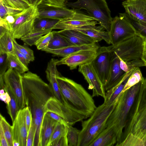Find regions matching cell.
I'll return each mask as SVG.
<instances>
[{"mask_svg": "<svg viewBox=\"0 0 146 146\" xmlns=\"http://www.w3.org/2000/svg\"><path fill=\"white\" fill-rule=\"evenodd\" d=\"M22 83L26 106L29 108L35 129L34 146L40 145L41 124L45 114L46 104L53 95L49 84L37 74L28 71L22 74Z\"/></svg>", "mask_w": 146, "mask_h": 146, "instance_id": "obj_1", "label": "cell"}, {"mask_svg": "<svg viewBox=\"0 0 146 146\" xmlns=\"http://www.w3.org/2000/svg\"><path fill=\"white\" fill-rule=\"evenodd\" d=\"M57 79L67 107L72 111L89 118L97 107L92 96L80 84L60 75Z\"/></svg>", "mask_w": 146, "mask_h": 146, "instance_id": "obj_2", "label": "cell"}, {"mask_svg": "<svg viewBox=\"0 0 146 146\" xmlns=\"http://www.w3.org/2000/svg\"><path fill=\"white\" fill-rule=\"evenodd\" d=\"M141 80L120 95L107 121L106 127L113 126L117 132L118 141L115 146H118L121 142L123 130L140 88Z\"/></svg>", "mask_w": 146, "mask_h": 146, "instance_id": "obj_3", "label": "cell"}, {"mask_svg": "<svg viewBox=\"0 0 146 146\" xmlns=\"http://www.w3.org/2000/svg\"><path fill=\"white\" fill-rule=\"evenodd\" d=\"M107 105L104 103L99 106L86 120L82 121L78 146H89L106 128L108 119L114 110L117 101Z\"/></svg>", "mask_w": 146, "mask_h": 146, "instance_id": "obj_4", "label": "cell"}, {"mask_svg": "<svg viewBox=\"0 0 146 146\" xmlns=\"http://www.w3.org/2000/svg\"><path fill=\"white\" fill-rule=\"evenodd\" d=\"M118 146H146V108L130 111Z\"/></svg>", "mask_w": 146, "mask_h": 146, "instance_id": "obj_5", "label": "cell"}, {"mask_svg": "<svg viewBox=\"0 0 146 146\" xmlns=\"http://www.w3.org/2000/svg\"><path fill=\"white\" fill-rule=\"evenodd\" d=\"M66 6L76 11L85 10L89 15L97 20L98 24L110 32L113 18L105 0H77L73 2H67Z\"/></svg>", "mask_w": 146, "mask_h": 146, "instance_id": "obj_6", "label": "cell"}, {"mask_svg": "<svg viewBox=\"0 0 146 146\" xmlns=\"http://www.w3.org/2000/svg\"><path fill=\"white\" fill-rule=\"evenodd\" d=\"M111 44L115 46L124 40L139 34L125 13L112 18L109 32Z\"/></svg>", "mask_w": 146, "mask_h": 146, "instance_id": "obj_7", "label": "cell"}, {"mask_svg": "<svg viewBox=\"0 0 146 146\" xmlns=\"http://www.w3.org/2000/svg\"><path fill=\"white\" fill-rule=\"evenodd\" d=\"M144 40L139 35H136L116 46L111 45V50L124 61L141 59Z\"/></svg>", "mask_w": 146, "mask_h": 146, "instance_id": "obj_8", "label": "cell"}, {"mask_svg": "<svg viewBox=\"0 0 146 146\" xmlns=\"http://www.w3.org/2000/svg\"><path fill=\"white\" fill-rule=\"evenodd\" d=\"M37 6H31L23 11L16 19L10 33L14 39H20L33 29L35 19L38 17Z\"/></svg>", "mask_w": 146, "mask_h": 146, "instance_id": "obj_9", "label": "cell"}, {"mask_svg": "<svg viewBox=\"0 0 146 146\" xmlns=\"http://www.w3.org/2000/svg\"><path fill=\"white\" fill-rule=\"evenodd\" d=\"M112 55L111 45L100 47L95 58L91 63L104 86L109 74Z\"/></svg>", "mask_w": 146, "mask_h": 146, "instance_id": "obj_10", "label": "cell"}, {"mask_svg": "<svg viewBox=\"0 0 146 146\" xmlns=\"http://www.w3.org/2000/svg\"><path fill=\"white\" fill-rule=\"evenodd\" d=\"M3 77L5 86L9 88L15 96L19 110L25 107L22 74L17 70L9 68Z\"/></svg>", "mask_w": 146, "mask_h": 146, "instance_id": "obj_11", "label": "cell"}, {"mask_svg": "<svg viewBox=\"0 0 146 146\" xmlns=\"http://www.w3.org/2000/svg\"><path fill=\"white\" fill-rule=\"evenodd\" d=\"M45 111V113L47 112L50 111L59 115L65 119L69 125H72L76 123L85 119L83 116L72 111L53 96L51 97L46 103Z\"/></svg>", "mask_w": 146, "mask_h": 146, "instance_id": "obj_12", "label": "cell"}, {"mask_svg": "<svg viewBox=\"0 0 146 146\" xmlns=\"http://www.w3.org/2000/svg\"><path fill=\"white\" fill-rule=\"evenodd\" d=\"M37 8L39 18H48L60 20L72 17L76 11L70 9L66 7L51 4L44 0L38 5Z\"/></svg>", "mask_w": 146, "mask_h": 146, "instance_id": "obj_13", "label": "cell"}, {"mask_svg": "<svg viewBox=\"0 0 146 146\" xmlns=\"http://www.w3.org/2000/svg\"><path fill=\"white\" fill-rule=\"evenodd\" d=\"M98 24L97 20L94 17L79 11H76L71 17L60 21L52 29H76L85 26L96 25Z\"/></svg>", "mask_w": 146, "mask_h": 146, "instance_id": "obj_14", "label": "cell"}, {"mask_svg": "<svg viewBox=\"0 0 146 146\" xmlns=\"http://www.w3.org/2000/svg\"><path fill=\"white\" fill-rule=\"evenodd\" d=\"M78 71L88 84V89L92 90V97L100 96L104 98L106 93L104 86L91 63L79 66Z\"/></svg>", "mask_w": 146, "mask_h": 146, "instance_id": "obj_15", "label": "cell"}, {"mask_svg": "<svg viewBox=\"0 0 146 146\" xmlns=\"http://www.w3.org/2000/svg\"><path fill=\"white\" fill-rule=\"evenodd\" d=\"M12 122L13 146H26L28 131L26 120L25 107L19 110Z\"/></svg>", "mask_w": 146, "mask_h": 146, "instance_id": "obj_16", "label": "cell"}, {"mask_svg": "<svg viewBox=\"0 0 146 146\" xmlns=\"http://www.w3.org/2000/svg\"><path fill=\"white\" fill-rule=\"evenodd\" d=\"M97 50H87L76 52L58 60L57 65H66L70 70H73L78 66L91 63L95 58Z\"/></svg>", "mask_w": 146, "mask_h": 146, "instance_id": "obj_17", "label": "cell"}, {"mask_svg": "<svg viewBox=\"0 0 146 146\" xmlns=\"http://www.w3.org/2000/svg\"><path fill=\"white\" fill-rule=\"evenodd\" d=\"M122 5L125 13L130 18L146 25V0H125Z\"/></svg>", "mask_w": 146, "mask_h": 146, "instance_id": "obj_18", "label": "cell"}, {"mask_svg": "<svg viewBox=\"0 0 146 146\" xmlns=\"http://www.w3.org/2000/svg\"><path fill=\"white\" fill-rule=\"evenodd\" d=\"M111 51V66L107 80L104 85V89L106 91L119 82L126 73L120 68L119 57Z\"/></svg>", "mask_w": 146, "mask_h": 146, "instance_id": "obj_19", "label": "cell"}, {"mask_svg": "<svg viewBox=\"0 0 146 146\" xmlns=\"http://www.w3.org/2000/svg\"><path fill=\"white\" fill-rule=\"evenodd\" d=\"M57 32L72 45L88 44L99 42L97 40L75 30H61Z\"/></svg>", "mask_w": 146, "mask_h": 146, "instance_id": "obj_20", "label": "cell"}, {"mask_svg": "<svg viewBox=\"0 0 146 146\" xmlns=\"http://www.w3.org/2000/svg\"><path fill=\"white\" fill-rule=\"evenodd\" d=\"M100 47L99 45L96 43L82 45H72L58 49H51L47 47L42 49V50L64 58L81 51L97 50Z\"/></svg>", "mask_w": 146, "mask_h": 146, "instance_id": "obj_21", "label": "cell"}, {"mask_svg": "<svg viewBox=\"0 0 146 146\" xmlns=\"http://www.w3.org/2000/svg\"><path fill=\"white\" fill-rule=\"evenodd\" d=\"M117 141L116 130L113 126H111L106 127L89 146H113Z\"/></svg>", "mask_w": 146, "mask_h": 146, "instance_id": "obj_22", "label": "cell"}, {"mask_svg": "<svg viewBox=\"0 0 146 146\" xmlns=\"http://www.w3.org/2000/svg\"><path fill=\"white\" fill-rule=\"evenodd\" d=\"M104 27L102 26L87 25L75 30L81 32L89 36L96 39L100 41L104 40L108 44H111L109 33L104 31Z\"/></svg>", "mask_w": 146, "mask_h": 146, "instance_id": "obj_23", "label": "cell"}, {"mask_svg": "<svg viewBox=\"0 0 146 146\" xmlns=\"http://www.w3.org/2000/svg\"><path fill=\"white\" fill-rule=\"evenodd\" d=\"M58 60L52 58L48 62L45 72L47 80L49 82L52 94L56 96L60 94V91L57 79V77L60 75L57 67L56 63Z\"/></svg>", "mask_w": 146, "mask_h": 146, "instance_id": "obj_24", "label": "cell"}, {"mask_svg": "<svg viewBox=\"0 0 146 146\" xmlns=\"http://www.w3.org/2000/svg\"><path fill=\"white\" fill-rule=\"evenodd\" d=\"M136 68L131 70L126 74L117 84L106 91L104 102L105 104L109 105L115 102L122 91L129 78Z\"/></svg>", "mask_w": 146, "mask_h": 146, "instance_id": "obj_25", "label": "cell"}, {"mask_svg": "<svg viewBox=\"0 0 146 146\" xmlns=\"http://www.w3.org/2000/svg\"><path fill=\"white\" fill-rule=\"evenodd\" d=\"M58 122L47 115L44 116L40 133V146H47L53 131Z\"/></svg>", "mask_w": 146, "mask_h": 146, "instance_id": "obj_26", "label": "cell"}, {"mask_svg": "<svg viewBox=\"0 0 146 146\" xmlns=\"http://www.w3.org/2000/svg\"><path fill=\"white\" fill-rule=\"evenodd\" d=\"M14 47L13 38L8 30L0 34V54L14 53Z\"/></svg>", "mask_w": 146, "mask_h": 146, "instance_id": "obj_27", "label": "cell"}, {"mask_svg": "<svg viewBox=\"0 0 146 146\" xmlns=\"http://www.w3.org/2000/svg\"><path fill=\"white\" fill-rule=\"evenodd\" d=\"M141 85L134 104L132 111H138L146 108V78L143 77Z\"/></svg>", "mask_w": 146, "mask_h": 146, "instance_id": "obj_28", "label": "cell"}, {"mask_svg": "<svg viewBox=\"0 0 146 146\" xmlns=\"http://www.w3.org/2000/svg\"><path fill=\"white\" fill-rule=\"evenodd\" d=\"M60 21L48 18L37 17L35 20L33 30H44L52 29Z\"/></svg>", "mask_w": 146, "mask_h": 146, "instance_id": "obj_29", "label": "cell"}, {"mask_svg": "<svg viewBox=\"0 0 146 146\" xmlns=\"http://www.w3.org/2000/svg\"><path fill=\"white\" fill-rule=\"evenodd\" d=\"M52 29L44 30H33L21 38L24 42L30 46L34 45L35 43L41 36L51 32Z\"/></svg>", "mask_w": 146, "mask_h": 146, "instance_id": "obj_30", "label": "cell"}, {"mask_svg": "<svg viewBox=\"0 0 146 146\" xmlns=\"http://www.w3.org/2000/svg\"><path fill=\"white\" fill-rule=\"evenodd\" d=\"M4 89L5 92L8 93L11 98L10 101L7 105L6 107L7 112L9 115L12 121L13 122L20 110L16 98L12 91L9 88L5 85Z\"/></svg>", "mask_w": 146, "mask_h": 146, "instance_id": "obj_31", "label": "cell"}, {"mask_svg": "<svg viewBox=\"0 0 146 146\" xmlns=\"http://www.w3.org/2000/svg\"><path fill=\"white\" fill-rule=\"evenodd\" d=\"M8 68H14L22 74L29 71L28 67L25 66L14 53L7 54Z\"/></svg>", "mask_w": 146, "mask_h": 146, "instance_id": "obj_32", "label": "cell"}, {"mask_svg": "<svg viewBox=\"0 0 146 146\" xmlns=\"http://www.w3.org/2000/svg\"><path fill=\"white\" fill-rule=\"evenodd\" d=\"M53 31V37L47 48L51 49H58L72 45L65 38L59 34L57 31Z\"/></svg>", "mask_w": 146, "mask_h": 146, "instance_id": "obj_33", "label": "cell"}, {"mask_svg": "<svg viewBox=\"0 0 146 146\" xmlns=\"http://www.w3.org/2000/svg\"><path fill=\"white\" fill-rule=\"evenodd\" d=\"M119 58L120 68L125 73L133 68L145 66L144 61L141 59L125 61Z\"/></svg>", "mask_w": 146, "mask_h": 146, "instance_id": "obj_34", "label": "cell"}, {"mask_svg": "<svg viewBox=\"0 0 146 146\" xmlns=\"http://www.w3.org/2000/svg\"><path fill=\"white\" fill-rule=\"evenodd\" d=\"M143 77L139 68H136L128 79L120 94L139 82Z\"/></svg>", "mask_w": 146, "mask_h": 146, "instance_id": "obj_35", "label": "cell"}, {"mask_svg": "<svg viewBox=\"0 0 146 146\" xmlns=\"http://www.w3.org/2000/svg\"><path fill=\"white\" fill-rule=\"evenodd\" d=\"M6 6L23 10L27 9L32 6L28 0H1Z\"/></svg>", "mask_w": 146, "mask_h": 146, "instance_id": "obj_36", "label": "cell"}, {"mask_svg": "<svg viewBox=\"0 0 146 146\" xmlns=\"http://www.w3.org/2000/svg\"><path fill=\"white\" fill-rule=\"evenodd\" d=\"M67 133V126L58 122L53 131L47 146H51L54 142Z\"/></svg>", "mask_w": 146, "mask_h": 146, "instance_id": "obj_37", "label": "cell"}, {"mask_svg": "<svg viewBox=\"0 0 146 146\" xmlns=\"http://www.w3.org/2000/svg\"><path fill=\"white\" fill-rule=\"evenodd\" d=\"M67 127L68 146H78L80 130L72 125H68Z\"/></svg>", "mask_w": 146, "mask_h": 146, "instance_id": "obj_38", "label": "cell"}, {"mask_svg": "<svg viewBox=\"0 0 146 146\" xmlns=\"http://www.w3.org/2000/svg\"><path fill=\"white\" fill-rule=\"evenodd\" d=\"M0 125L2 127L9 146H13L12 126L1 114L0 115Z\"/></svg>", "mask_w": 146, "mask_h": 146, "instance_id": "obj_39", "label": "cell"}, {"mask_svg": "<svg viewBox=\"0 0 146 146\" xmlns=\"http://www.w3.org/2000/svg\"><path fill=\"white\" fill-rule=\"evenodd\" d=\"M21 13L16 14L8 15L3 18L0 19V27L10 32L12 26Z\"/></svg>", "mask_w": 146, "mask_h": 146, "instance_id": "obj_40", "label": "cell"}, {"mask_svg": "<svg viewBox=\"0 0 146 146\" xmlns=\"http://www.w3.org/2000/svg\"><path fill=\"white\" fill-rule=\"evenodd\" d=\"M53 35V31L51 32L41 36L34 45L39 50H41L47 48Z\"/></svg>", "mask_w": 146, "mask_h": 146, "instance_id": "obj_41", "label": "cell"}, {"mask_svg": "<svg viewBox=\"0 0 146 146\" xmlns=\"http://www.w3.org/2000/svg\"><path fill=\"white\" fill-rule=\"evenodd\" d=\"M24 11L6 6L2 0H0V19H3L8 15L20 13Z\"/></svg>", "mask_w": 146, "mask_h": 146, "instance_id": "obj_42", "label": "cell"}, {"mask_svg": "<svg viewBox=\"0 0 146 146\" xmlns=\"http://www.w3.org/2000/svg\"><path fill=\"white\" fill-rule=\"evenodd\" d=\"M14 46L21 53L27 55L30 59L31 62L35 60V56L33 51L25 45H21L18 44L15 39L13 38Z\"/></svg>", "mask_w": 146, "mask_h": 146, "instance_id": "obj_43", "label": "cell"}, {"mask_svg": "<svg viewBox=\"0 0 146 146\" xmlns=\"http://www.w3.org/2000/svg\"><path fill=\"white\" fill-rule=\"evenodd\" d=\"M35 135V129L32 121L28 132L26 146H34Z\"/></svg>", "mask_w": 146, "mask_h": 146, "instance_id": "obj_44", "label": "cell"}, {"mask_svg": "<svg viewBox=\"0 0 146 146\" xmlns=\"http://www.w3.org/2000/svg\"><path fill=\"white\" fill-rule=\"evenodd\" d=\"M129 18L137 31L139 35L144 39H146V25L142 24L135 21L129 17Z\"/></svg>", "mask_w": 146, "mask_h": 146, "instance_id": "obj_45", "label": "cell"}, {"mask_svg": "<svg viewBox=\"0 0 146 146\" xmlns=\"http://www.w3.org/2000/svg\"><path fill=\"white\" fill-rule=\"evenodd\" d=\"M7 54H0V74L3 75L8 68Z\"/></svg>", "mask_w": 146, "mask_h": 146, "instance_id": "obj_46", "label": "cell"}, {"mask_svg": "<svg viewBox=\"0 0 146 146\" xmlns=\"http://www.w3.org/2000/svg\"><path fill=\"white\" fill-rule=\"evenodd\" d=\"M67 133L54 142L51 146H68Z\"/></svg>", "mask_w": 146, "mask_h": 146, "instance_id": "obj_47", "label": "cell"}, {"mask_svg": "<svg viewBox=\"0 0 146 146\" xmlns=\"http://www.w3.org/2000/svg\"><path fill=\"white\" fill-rule=\"evenodd\" d=\"M47 115L52 118L58 122L66 126L68 125L66 121L59 115L52 112L48 111L45 113Z\"/></svg>", "mask_w": 146, "mask_h": 146, "instance_id": "obj_48", "label": "cell"}, {"mask_svg": "<svg viewBox=\"0 0 146 146\" xmlns=\"http://www.w3.org/2000/svg\"><path fill=\"white\" fill-rule=\"evenodd\" d=\"M25 117L28 131L29 129L32 120V115L29 108L26 106L25 107Z\"/></svg>", "mask_w": 146, "mask_h": 146, "instance_id": "obj_49", "label": "cell"}, {"mask_svg": "<svg viewBox=\"0 0 146 146\" xmlns=\"http://www.w3.org/2000/svg\"><path fill=\"white\" fill-rule=\"evenodd\" d=\"M14 53L19 60L26 66L28 67L30 61L25 59L23 54L14 47Z\"/></svg>", "mask_w": 146, "mask_h": 146, "instance_id": "obj_50", "label": "cell"}, {"mask_svg": "<svg viewBox=\"0 0 146 146\" xmlns=\"http://www.w3.org/2000/svg\"><path fill=\"white\" fill-rule=\"evenodd\" d=\"M0 89L1 99L7 105L11 101L10 96L8 93L5 91L4 88Z\"/></svg>", "mask_w": 146, "mask_h": 146, "instance_id": "obj_51", "label": "cell"}, {"mask_svg": "<svg viewBox=\"0 0 146 146\" xmlns=\"http://www.w3.org/2000/svg\"><path fill=\"white\" fill-rule=\"evenodd\" d=\"M0 146H9L1 126L0 125Z\"/></svg>", "mask_w": 146, "mask_h": 146, "instance_id": "obj_52", "label": "cell"}, {"mask_svg": "<svg viewBox=\"0 0 146 146\" xmlns=\"http://www.w3.org/2000/svg\"><path fill=\"white\" fill-rule=\"evenodd\" d=\"M68 0H46L48 3L54 5L66 6V4Z\"/></svg>", "mask_w": 146, "mask_h": 146, "instance_id": "obj_53", "label": "cell"}, {"mask_svg": "<svg viewBox=\"0 0 146 146\" xmlns=\"http://www.w3.org/2000/svg\"><path fill=\"white\" fill-rule=\"evenodd\" d=\"M141 59L144 61L146 66V39L144 40Z\"/></svg>", "mask_w": 146, "mask_h": 146, "instance_id": "obj_54", "label": "cell"}, {"mask_svg": "<svg viewBox=\"0 0 146 146\" xmlns=\"http://www.w3.org/2000/svg\"><path fill=\"white\" fill-rule=\"evenodd\" d=\"M32 6H37L44 0H28Z\"/></svg>", "mask_w": 146, "mask_h": 146, "instance_id": "obj_55", "label": "cell"}, {"mask_svg": "<svg viewBox=\"0 0 146 146\" xmlns=\"http://www.w3.org/2000/svg\"></svg>", "mask_w": 146, "mask_h": 146, "instance_id": "obj_56", "label": "cell"}]
</instances>
